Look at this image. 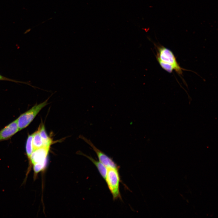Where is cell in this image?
<instances>
[{
  "label": "cell",
  "instance_id": "cell-1",
  "mask_svg": "<svg viewBox=\"0 0 218 218\" xmlns=\"http://www.w3.org/2000/svg\"><path fill=\"white\" fill-rule=\"evenodd\" d=\"M105 180L114 200L121 198L120 191V177L119 169L107 168Z\"/></svg>",
  "mask_w": 218,
  "mask_h": 218
},
{
  "label": "cell",
  "instance_id": "cell-2",
  "mask_svg": "<svg viewBox=\"0 0 218 218\" xmlns=\"http://www.w3.org/2000/svg\"><path fill=\"white\" fill-rule=\"evenodd\" d=\"M48 99L36 104L29 110L21 114L17 119L19 131L28 127L40 111L48 104Z\"/></svg>",
  "mask_w": 218,
  "mask_h": 218
},
{
  "label": "cell",
  "instance_id": "cell-3",
  "mask_svg": "<svg viewBox=\"0 0 218 218\" xmlns=\"http://www.w3.org/2000/svg\"><path fill=\"white\" fill-rule=\"evenodd\" d=\"M158 50L157 56V61L173 66L177 73L180 74H182V68L179 65L174 54L171 50L163 46L158 47Z\"/></svg>",
  "mask_w": 218,
  "mask_h": 218
},
{
  "label": "cell",
  "instance_id": "cell-4",
  "mask_svg": "<svg viewBox=\"0 0 218 218\" xmlns=\"http://www.w3.org/2000/svg\"><path fill=\"white\" fill-rule=\"evenodd\" d=\"M88 144L96 154L99 161L107 168H112L119 169V167L110 157L97 148L90 141L83 136L81 137Z\"/></svg>",
  "mask_w": 218,
  "mask_h": 218
},
{
  "label": "cell",
  "instance_id": "cell-5",
  "mask_svg": "<svg viewBox=\"0 0 218 218\" xmlns=\"http://www.w3.org/2000/svg\"><path fill=\"white\" fill-rule=\"evenodd\" d=\"M19 131L16 119L0 130V142L9 139Z\"/></svg>",
  "mask_w": 218,
  "mask_h": 218
},
{
  "label": "cell",
  "instance_id": "cell-6",
  "mask_svg": "<svg viewBox=\"0 0 218 218\" xmlns=\"http://www.w3.org/2000/svg\"><path fill=\"white\" fill-rule=\"evenodd\" d=\"M50 147H42L34 150L30 157V162L35 164L47 160Z\"/></svg>",
  "mask_w": 218,
  "mask_h": 218
},
{
  "label": "cell",
  "instance_id": "cell-7",
  "mask_svg": "<svg viewBox=\"0 0 218 218\" xmlns=\"http://www.w3.org/2000/svg\"><path fill=\"white\" fill-rule=\"evenodd\" d=\"M40 136L43 141L44 147H50L53 143L51 138L48 135L44 125L42 123L38 129Z\"/></svg>",
  "mask_w": 218,
  "mask_h": 218
},
{
  "label": "cell",
  "instance_id": "cell-8",
  "mask_svg": "<svg viewBox=\"0 0 218 218\" xmlns=\"http://www.w3.org/2000/svg\"><path fill=\"white\" fill-rule=\"evenodd\" d=\"M95 165L100 174L105 180L107 173V168L99 161L96 160L91 157L86 156Z\"/></svg>",
  "mask_w": 218,
  "mask_h": 218
},
{
  "label": "cell",
  "instance_id": "cell-9",
  "mask_svg": "<svg viewBox=\"0 0 218 218\" xmlns=\"http://www.w3.org/2000/svg\"><path fill=\"white\" fill-rule=\"evenodd\" d=\"M33 145L34 150L36 149L44 147L43 142L40 136L38 129L34 133Z\"/></svg>",
  "mask_w": 218,
  "mask_h": 218
},
{
  "label": "cell",
  "instance_id": "cell-10",
  "mask_svg": "<svg viewBox=\"0 0 218 218\" xmlns=\"http://www.w3.org/2000/svg\"><path fill=\"white\" fill-rule=\"evenodd\" d=\"M34 133L29 135L27 137L26 144V151L27 156L29 160L31 156L34 151L33 145V138Z\"/></svg>",
  "mask_w": 218,
  "mask_h": 218
},
{
  "label": "cell",
  "instance_id": "cell-11",
  "mask_svg": "<svg viewBox=\"0 0 218 218\" xmlns=\"http://www.w3.org/2000/svg\"><path fill=\"white\" fill-rule=\"evenodd\" d=\"M47 160L33 165V169L35 175H36L39 172L45 169L47 165Z\"/></svg>",
  "mask_w": 218,
  "mask_h": 218
},
{
  "label": "cell",
  "instance_id": "cell-12",
  "mask_svg": "<svg viewBox=\"0 0 218 218\" xmlns=\"http://www.w3.org/2000/svg\"><path fill=\"white\" fill-rule=\"evenodd\" d=\"M8 80L10 81L9 79H8L6 78L3 77L0 74V80Z\"/></svg>",
  "mask_w": 218,
  "mask_h": 218
}]
</instances>
